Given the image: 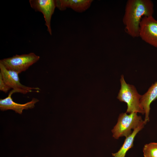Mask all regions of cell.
<instances>
[{
    "label": "cell",
    "instance_id": "obj_1",
    "mask_svg": "<svg viewBox=\"0 0 157 157\" xmlns=\"http://www.w3.org/2000/svg\"><path fill=\"white\" fill-rule=\"evenodd\" d=\"M154 6L150 0H129L123 19L126 33L133 38L139 37L140 24L143 17L153 16Z\"/></svg>",
    "mask_w": 157,
    "mask_h": 157
},
{
    "label": "cell",
    "instance_id": "obj_2",
    "mask_svg": "<svg viewBox=\"0 0 157 157\" xmlns=\"http://www.w3.org/2000/svg\"><path fill=\"white\" fill-rule=\"evenodd\" d=\"M120 81L121 88L117 98L120 101L127 104L126 113H139L144 114L140 102L142 95L138 93L134 86L126 83L123 75L121 76Z\"/></svg>",
    "mask_w": 157,
    "mask_h": 157
},
{
    "label": "cell",
    "instance_id": "obj_3",
    "mask_svg": "<svg viewBox=\"0 0 157 157\" xmlns=\"http://www.w3.org/2000/svg\"><path fill=\"white\" fill-rule=\"evenodd\" d=\"M144 124L146 123L137 113L129 115L126 113H122L119 116L117 124L111 130L113 136L115 139L123 136L126 138L131 133L132 129L134 130Z\"/></svg>",
    "mask_w": 157,
    "mask_h": 157
},
{
    "label": "cell",
    "instance_id": "obj_4",
    "mask_svg": "<svg viewBox=\"0 0 157 157\" xmlns=\"http://www.w3.org/2000/svg\"><path fill=\"white\" fill-rule=\"evenodd\" d=\"M40 58L39 56L31 52L28 54H16L12 57L4 58L0 60V63L7 69L19 74L26 71Z\"/></svg>",
    "mask_w": 157,
    "mask_h": 157
},
{
    "label": "cell",
    "instance_id": "obj_5",
    "mask_svg": "<svg viewBox=\"0 0 157 157\" xmlns=\"http://www.w3.org/2000/svg\"><path fill=\"white\" fill-rule=\"evenodd\" d=\"M139 37L157 48V20L153 16H144L142 18L140 24Z\"/></svg>",
    "mask_w": 157,
    "mask_h": 157
},
{
    "label": "cell",
    "instance_id": "obj_6",
    "mask_svg": "<svg viewBox=\"0 0 157 157\" xmlns=\"http://www.w3.org/2000/svg\"><path fill=\"white\" fill-rule=\"evenodd\" d=\"M0 73L5 83L11 88L17 92L26 94L33 91V90H40L38 87H31L22 84L20 82L19 73L14 71L7 69L0 63Z\"/></svg>",
    "mask_w": 157,
    "mask_h": 157
},
{
    "label": "cell",
    "instance_id": "obj_7",
    "mask_svg": "<svg viewBox=\"0 0 157 157\" xmlns=\"http://www.w3.org/2000/svg\"><path fill=\"white\" fill-rule=\"evenodd\" d=\"M29 2L31 7L36 11L41 12L45 21V25L47 30L52 35L51 22L52 16L56 7V0H30Z\"/></svg>",
    "mask_w": 157,
    "mask_h": 157
},
{
    "label": "cell",
    "instance_id": "obj_8",
    "mask_svg": "<svg viewBox=\"0 0 157 157\" xmlns=\"http://www.w3.org/2000/svg\"><path fill=\"white\" fill-rule=\"evenodd\" d=\"M16 91L13 90L9 93L8 95L5 98L0 99V109L5 111L12 110L16 113L21 114L24 110H28L33 108L35 104L39 101L36 98H33L31 101L24 104L17 103L14 101L12 98V95Z\"/></svg>",
    "mask_w": 157,
    "mask_h": 157
},
{
    "label": "cell",
    "instance_id": "obj_9",
    "mask_svg": "<svg viewBox=\"0 0 157 157\" xmlns=\"http://www.w3.org/2000/svg\"><path fill=\"white\" fill-rule=\"evenodd\" d=\"M92 0H56V7L60 10L70 8L78 13L85 11L90 7Z\"/></svg>",
    "mask_w": 157,
    "mask_h": 157
},
{
    "label": "cell",
    "instance_id": "obj_10",
    "mask_svg": "<svg viewBox=\"0 0 157 157\" xmlns=\"http://www.w3.org/2000/svg\"><path fill=\"white\" fill-rule=\"evenodd\" d=\"M157 99V81L153 84L147 91L142 95L140 100V104L145 114L144 121L147 123L149 121V114L150 105Z\"/></svg>",
    "mask_w": 157,
    "mask_h": 157
},
{
    "label": "cell",
    "instance_id": "obj_11",
    "mask_svg": "<svg viewBox=\"0 0 157 157\" xmlns=\"http://www.w3.org/2000/svg\"><path fill=\"white\" fill-rule=\"evenodd\" d=\"M144 124L134 129L131 133L126 138L124 142L120 149L116 153H112L114 157H125L127 151L133 146L134 138L136 134L144 127Z\"/></svg>",
    "mask_w": 157,
    "mask_h": 157
},
{
    "label": "cell",
    "instance_id": "obj_12",
    "mask_svg": "<svg viewBox=\"0 0 157 157\" xmlns=\"http://www.w3.org/2000/svg\"><path fill=\"white\" fill-rule=\"evenodd\" d=\"M143 151L144 157H157V142L145 144Z\"/></svg>",
    "mask_w": 157,
    "mask_h": 157
},
{
    "label": "cell",
    "instance_id": "obj_13",
    "mask_svg": "<svg viewBox=\"0 0 157 157\" xmlns=\"http://www.w3.org/2000/svg\"><path fill=\"white\" fill-rule=\"evenodd\" d=\"M10 89L4 82L0 73V90L6 93Z\"/></svg>",
    "mask_w": 157,
    "mask_h": 157
},
{
    "label": "cell",
    "instance_id": "obj_14",
    "mask_svg": "<svg viewBox=\"0 0 157 157\" xmlns=\"http://www.w3.org/2000/svg\"><path fill=\"white\" fill-rule=\"evenodd\" d=\"M28 157V156H25V157Z\"/></svg>",
    "mask_w": 157,
    "mask_h": 157
}]
</instances>
